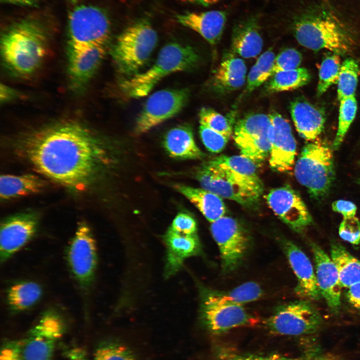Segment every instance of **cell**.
I'll return each instance as SVG.
<instances>
[{"instance_id":"cell-1","label":"cell","mask_w":360,"mask_h":360,"mask_svg":"<svg viewBox=\"0 0 360 360\" xmlns=\"http://www.w3.org/2000/svg\"><path fill=\"white\" fill-rule=\"evenodd\" d=\"M24 148L28 160L40 172L80 190L95 178L104 156L96 136L74 121L58 122L32 132Z\"/></svg>"},{"instance_id":"cell-2","label":"cell","mask_w":360,"mask_h":360,"mask_svg":"<svg viewBox=\"0 0 360 360\" xmlns=\"http://www.w3.org/2000/svg\"><path fill=\"white\" fill-rule=\"evenodd\" d=\"M256 164L242 154L222 155L198 168L196 178L202 188L249 207L263 191Z\"/></svg>"},{"instance_id":"cell-3","label":"cell","mask_w":360,"mask_h":360,"mask_svg":"<svg viewBox=\"0 0 360 360\" xmlns=\"http://www.w3.org/2000/svg\"><path fill=\"white\" fill-rule=\"evenodd\" d=\"M344 20L329 4L320 2L296 15L292 30L298 42L317 51L326 49L337 54H345L354 42Z\"/></svg>"},{"instance_id":"cell-4","label":"cell","mask_w":360,"mask_h":360,"mask_svg":"<svg viewBox=\"0 0 360 360\" xmlns=\"http://www.w3.org/2000/svg\"><path fill=\"white\" fill-rule=\"evenodd\" d=\"M48 52V34L43 24L34 18L18 20L4 30L0 53L5 66L20 76L33 74Z\"/></svg>"},{"instance_id":"cell-5","label":"cell","mask_w":360,"mask_h":360,"mask_svg":"<svg viewBox=\"0 0 360 360\" xmlns=\"http://www.w3.org/2000/svg\"><path fill=\"white\" fill-rule=\"evenodd\" d=\"M198 60V54L192 47L178 42L168 43L160 50L150 68L123 80L120 88L128 98L145 96L165 76L192 69Z\"/></svg>"},{"instance_id":"cell-6","label":"cell","mask_w":360,"mask_h":360,"mask_svg":"<svg viewBox=\"0 0 360 360\" xmlns=\"http://www.w3.org/2000/svg\"><path fill=\"white\" fill-rule=\"evenodd\" d=\"M157 42L156 32L147 20H140L128 26L118 36L110 51L118 70L130 76L138 73Z\"/></svg>"},{"instance_id":"cell-7","label":"cell","mask_w":360,"mask_h":360,"mask_svg":"<svg viewBox=\"0 0 360 360\" xmlns=\"http://www.w3.org/2000/svg\"><path fill=\"white\" fill-rule=\"evenodd\" d=\"M294 174L312 198H324L329 192L334 177L331 148L320 140L306 144L296 162Z\"/></svg>"},{"instance_id":"cell-8","label":"cell","mask_w":360,"mask_h":360,"mask_svg":"<svg viewBox=\"0 0 360 360\" xmlns=\"http://www.w3.org/2000/svg\"><path fill=\"white\" fill-rule=\"evenodd\" d=\"M110 29V18L103 9L91 5L76 6L68 16V48L105 46Z\"/></svg>"},{"instance_id":"cell-9","label":"cell","mask_w":360,"mask_h":360,"mask_svg":"<svg viewBox=\"0 0 360 360\" xmlns=\"http://www.w3.org/2000/svg\"><path fill=\"white\" fill-rule=\"evenodd\" d=\"M322 322V316L315 306L308 300H300L277 306L266 324L273 334L298 336L316 332Z\"/></svg>"},{"instance_id":"cell-10","label":"cell","mask_w":360,"mask_h":360,"mask_svg":"<svg viewBox=\"0 0 360 360\" xmlns=\"http://www.w3.org/2000/svg\"><path fill=\"white\" fill-rule=\"evenodd\" d=\"M200 318L204 326L214 334H220L232 328L252 326L258 319L248 312L243 305L220 300L200 288Z\"/></svg>"},{"instance_id":"cell-11","label":"cell","mask_w":360,"mask_h":360,"mask_svg":"<svg viewBox=\"0 0 360 360\" xmlns=\"http://www.w3.org/2000/svg\"><path fill=\"white\" fill-rule=\"evenodd\" d=\"M210 230L220 250L222 272L230 273L246 256L250 246V235L237 220L224 216L211 222Z\"/></svg>"},{"instance_id":"cell-12","label":"cell","mask_w":360,"mask_h":360,"mask_svg":"<svg viewBox=\"0 0 360 360\" xmlns=\"http://www.w3.org/2000/svg\"><path fill=\"white\" fill-rule=\"evenodd\" d=\"M272 124L269 116L256 114L239 120L235 125L234 138L241 154L256 164L270 154Z\"/></svg>"},{"instance_id":"cell-13","label":"cell","mask_w":360,"mask_h":360,"mask_svg":"<svg viewBox=\"0 0 360 360\" xmlns=\"http://www.w3.org/2000/svg\"><path fill=\"white\" fill-rule=\"evenodd\" d=\"M66 258L72 274L80 286L88 290L94 280L97 250L91 228L86 222H80L68 244Z\"/></svg>"},{"instance_id":"cell-14","label":"cell","mask_w":360,"mask_h":360,"mask_svg":"<svg viewBox=\"0 0 360 360\" xmlns=\"http://www.w3.org/2000/svg\"><path fill=\"white\" fill-rule=\"evenodd\" d=\"M190 96L188 88L164 89L152 94L138 116L134 129L136 134L152 128L174 116L187 104Z\"/></svg>"},{"instance_id":"cell-15","label":"cell","mask_w":360,"mask_h":360,"mask_svg":"<svg viewBox=\"0 0 360 360\" xmlns=\"http://www.w3.org/2000/svg\"><path fill=\"white\" fill-rule=\"evenodd\" d=\"M62 330L59 315L52 310L45 312L28 337L22 341V360H50L55 343Z\"/></svg>"},{"instance_id":"cell-16","label":"cell","mask_w":360,"mask_h":360,"mask_svg":"<svg viewBox=\"0 0 360 360\" xmlns=\"http://www.w3.org/2000/svg\"><path fill=\"white\" fill-rule=\"evenodd\" d=\"M266 200L274 214L294 231L302 232L312 224V218L305 204L290 186L271 190Z\"/></svg>"},{"instance_id":"cell-17","label":"cell","mask_w":360,"mask_h":360,"mask_svg":"<svg viewBox=\"0 0 360 360\" xmlns=\"http://www.w3.org/2000/svg\"><path fill=\"white\" fill-rule=\"evenodd\" d=\"M38 218L36 214H17L4 218L0 224V260L4 262L34 236Z\"/></svg>"},{"instance_id":"cell-18","label":"cell","mask_w":360,"mask_h":360,"mask_svg":"<svg viewBox=\"0 0 360 360\" xmlns=\"http://www.w3.org/2000/svg\"><path fill=\"white\" fill-rule=\"evenodd\" d=\"M272 124L269 163L275 171L287 172L294 164L296 144L289 122L280 114L268 115Z\"/></svg>"},{"instance_id":"cell-19","label":"cell","mask_w":360,"mask_h":360,"mask_svg":"<svg viewBox=\"0 0 360 360\" xmlns=\"http://www.w3.org/2000/svg\"><path fill=\"white\" fill-rule=\"evenodd\" d=\"M281 247L297 280L296 295L308 300L322 297L312 264L306 254L295 244L286 239L280 240Z\"/></svg>"},{"instance_id":"cell-20","label":"cell","mask_w":360,"mask_h":360,"mask_svg":"<svg viewBox=\"0 0 360 360\" xmlns=\"http://www.w3.org/2000/svg\"><path fill=\"white\" fill-rule=\"evenodd\" d=\"M106 52L105 46L68 48V75L73 89L80 90L88 84L100 66Z\"/></svg>"},{"instance_id":"cell-21","label":"cell","mask_w":360,"mask_h":360,"mask_svg":"<svg viewBox=\"0 0 360 360\" xmlns=\"http://www.w3.org/2000/svg\"><path fill=\"white\" fill-rule=\"evenodd\" d=\"M313 253L317 283L322 296L333 312L340 306L342 288L338 274L335 264L326 252L318 244H310Z\"/></svg>"},{"instance_id":"cell-22","label":"cell","mask_w":360,"mask_h":360,"mask_svg":"<svg viewBox=\"0 0 360 360\" xmlns=\"http://www.w3.org/2000/svg\"><path fill=\"white\" fill-rule=\"evenodd\" d=\"M167 248L164 272L168 277L177 272L188 258L200 254L202 248L197 234L186 235L170 228L164 238Z\"/></svg>"},{"instance_id":"cell-23","label":"cell","mask_w":360,"mask_h":360,"mask_svg":"<svg viewBox=\"0 0 360 360\" xmlns=\"http://www.w3.org/2000/svg\"><path fill=\"white\" fill-rule=\"evenodd\" d=\"M177 22L199 34L211 44L217 43L222 34L227 18L224 10L202 12H187L176 16Z\"/></svg>"},{"instance_id":"cell-24","label":"cell","mask_w":360,"mask_h":360,"mask_svg":"<svg viewBox=\"0 0 360 360\" xmlns=\"http://www.w3.org/2000/svg\"><path fill=\"white\" fill-rule=\"evenodd\" d=\"M262 46L258 16H248L234 25L232 38L234 52L244 58H254L260 54Z\"/></svg>"},{"instance_id":"cell-25","label":"cell","mask_w":360,"mask_h":360,"mask_svg":"<svg viewBox=\"0 0 360 360\" xmlns=\"http://www.w3.org/2000/svg\"><path fill=\"white\" fill-rule=\"evenodd\" d=\"M290 112L299 134L307 140L313 141L322 132L325 123L323 112L303 100L294 102Z\"/></svg>"},{"instance_id":"cell-26","label":"cell","mask_w":360,"mask_h":360,"mask_svg":"<svg viewBox=\"0 0 360 360\" xmlns=\"http://www.w3.org/2000/svg\"><path fill=\"white\" fill-rule=\"evenodd\" d=\"M164 146L168 154L174 158L195 160L204 155L195 142L191 128L187 124L170 130L165 135Z\"/></svg>"},{"instance_id":"cell-27","label":"cell","mask_w":360,"mask_h":360,"mask_svg":"<svg viewBox=\"0 0 360 360\" xmlns=\"http://www.w3.org/2000/svg\"><path fill=\"white\" fill-rule=\"evenodd\" d=\"M175 189L194 204L212 222L224 216L226 206L222 198L204 188L176 184Z\"/></svg>"},{"instance_id":"cell-28","label":"cell","mask_w":360,"mask_h":360,"mask_svg":"<svg viewBox=\"0 0 360 360\" xmlns=\"http://www.w3.org/2000/svg\"><path fill=\"white\" fill-rule=\"evenodd\" d=\"M45 185L42 180L32 174L1 175L0 197L8 200L34 194L42 191Z\"/></svg>"},{"instance_id":"cell-29","label":"cell","mask_w":360,"mask_h":360,"mask_svg":"<svg viewBox=\"0 0 360 360\" xmlns=\"http://www.w3.org/2000/svg\"><path fill=\"white\" fill-rule=\"evenodd\" d=\"M42 290L38 283L24 280L16 282L8 288L6 302L10 311L14 314L26 310L40 299Z\"/></svg>"},{"instance_id":"cell-30","label":"cell","mask_w":360,"mask_h":360,"mask_svg":"<svg viewBox=\"0 0 360 360\" xmlns=\"http://www.w3.org/2000/svg\"><path fill=\"white\" fill-rule=\"evenodd\" d=\"M330 258L336 266L342 288H348L360 282V260L340 244H331Z\"/></svg>"},{"instance_id":"cell-31","label":"cell","mask_w":360,"mask_h":360,"mask_svg":"<svg viewBox=\"0 0 360 360\" xmlns=\"http://www.w3.org/2000/svg\"><path fill=\"white\" fill-rule=\"evenodd\" d=\"M246 72V66L242 59L234 57L227 58L215 72L213 85L223 90H236L244 85Z\"/></svg>"},{"instance_id":"cell-32","label":"cell","mask_w":360,"mask_h":360,"mask_svg":"<svg viewBox=\"0 0 360 360\" xmlns=\"http://www.w3.org/2000/svg\"><path fill=\"white\" fill-rule=\"evenodd\" d=\"M310 80L308 71L304 68L276 72L266 86L271 92L293 90L307 84Z\"/></svg>"},{"instance_id":"cell-33","label":"cell","mask_w":360,"mask_h":360,"mask_svg":"<svg viewBox=\"0 0 360 360\" xmlns=\"http://www.w3.org/2000/svg\"><path fill=\"white\" fill-rule=\"evenodd\" d=\"M208 289L212 295L220 300L240 305L256 300L263 295L260 286L253 282L244 283L227 291Z\"/></svg>"},{"instance_id":"cell-34","label":"cell","mask_w":360,"mask_h":360,"mask_svg":"<svg viewBox=\"0 0 360 360\" xmlns=\"http://www.w3.org/2000/svg\"><path fill=\"white\" fill-rule=\"evenodd\" d=\"M359 71L358 62L352 58H347L342 64L337 82L338 98L340 101L355 96Z\"/></svg>"},{"instance_id":"cell-35","label":"cell","mask_w":360,"mask_h":360,"mask_svg":"<svg viewBox=\"0 0 360 360\" xmlns=\"http://www.w3.org/2000/svg\"><path fill=\"white\" fill-rule=\"evenodd\" d=\"M274 60V54L271 50L266 51L260 55L248 74V90H253L273 74Z\"/></svg>"},{"instance_id":"cell-36","label":"cell","mask_w":360,"mask_h":360,"mask_svg":"<svg viewBox=\"0 0 360 360\" xmlns=\"http://www.w3.org/2000/svg\"><path fill=\"white\" fill-rule=\"evenodd\" d=\"M356 110L357 102L354 96L340 100L338 130L332 144L334 150H338L342 144Z\"/></svg>"},{"instance_id":"cell-37","label":"cell","mask_w":360,"mask_h":360,"mask_svg":"<svg viewBox=\"0 0 360 360\" xmlns=\"http://www.w3.org/2000/svg\"><path fill=\"white\" fill-rule=\"evenodd\" d=\"M342 64L338 54H334L324 58L319 71L317 93L320 96L332 84H337Z\"/></svg>"},{"instance_id":"cell-38","label":"cell","mask_w":360,"mask_h":360,"mask_svg":"<svg viewBox=\"0 0 360 360\" xmlns=\"http://www.w3.org/2000/svg\"><path fill=\"white\" fill-rule=\"evenodd\" d=\"M200 124L204 126L228 139L232 134V129L228 120L222 115L214 110L202 108L199 112Z\"/></svg>"},{"instance_id":"cell-39","label":"cell","mask_w":360,"mask_h":360,"mask_svg":"<svg viewBox=\"0 0 360 360\" xmlns=\"http://www.w3.org/2000/svg\"><path fill=\"white\" fill-rule=\"evenodd\" d=\"M94 360H138L126 346L118 342L103 344L96 351Z\"/></svg>"},{"instance_id":"cell-40","label":"cell","mask_w":360,"mask_h":360,"mask_svg":"<svg viewBox=\"0 0 360 360\" xmlns=\"http://www.w3.org/2000/svg\"><path fill=\"white\" fill-rule=\"evenodd\" d=\"M302 56L294 48H287L275 58L273 74L278 72L293 70L298 68L302 62Z\"/></svg>"},{"instance_id":"cell-41","label":"cell","mask_w":360,"mask_h":360,"mask_svg":"<svg viewBox=\"0 0 360 360\" xmlns=\"http://www.w3.org/2000/svg\"><path fill=\"white\" fill-rule=\"evenodd\" d=\"M199 132L205 147L212 152H222L229 140L222 134L202 124L200 125Z\"/></svg>"},{"instance_id":"cell-42","label":"cell","mask_w":360,"mask_h":360,"mask_svg":"<svg viewBox=\"0 0 360 360\" xmlns=\"http://www.w3.org/2000/svg\"><path fill=\"white\" fill-rule=\"evenodd\" d=\"M220 360H304V357L293 358L278 354L258 355L242 354L235 351L224 350L220 352Z\"/></svg>"},{"instance_id":"cell-43","label":"cell","mask_w":360,"mask_h":360,"mask_svg":"<svg viewBox=\"0 0 360 360\" xmlns=\"http://www.w3.org/2000/svg\"><path fill=\"white\" fill-rule=\"evenodd\" d=\"M338 234L344 240L352 244H359L360 222L356 216L344 218L340 224Z\"/></svg>"},{"instance_id":"cell-44","label":"cell","mask_w":360,"mask_h":360,"mask_svg":"<svg viewBox=\"0 0 360 360\" xmlns=\"http://www.w3.org/2000/svg\"><path fill=\"white\" fill-rule=\"evenodd\" d=\"M170 228L176 232L186 235L196 234L197 232L196 220L189 214L184 212L176 216Z\"/></svg>"},{"instance_id":"cell-45","label":"cell","mask_w":360,"mask_h":360,"mask_svg":"<svg viewBox=\"0 0 360 360\" xmlns=\"http://www.w3.org/2000/svg\"><path fill=\"white\" fill-rule=\"evenodd\" d=\"M0 360H22V341L8 343L2 349Z\"/></svg>"},{"instance_id":"cell-46","label":"cell","mask_w":360,"mask_h":360,"mask_svg":"<svg viewBox=\"0 0 360 360\" xmlns=\"http://www.w3.org/2000/svg\"><path fill=\"white\" fill-rule=\"evenodd\" d=\"M332 209L334 212L342 215L344 218H349L355 216L357 208L354 203L344 200L334 201L332 204Z\"/></svg>"},{"instance_id":"cell-47","label":"cell","mask_w":360,"mask_h":360,"mask_svg":"<svg viewBox=\"0 0 360 360\" xmlns=\"http://www.w3.org/2000/svg\"><path fill=\"white\" fill-rule=\"evenodd\" d=\"M346 297L348 302L354 307L360 310V282L348 288Z\"/></svg>"},{"instance_id":"cell-48","label":"cell","mask_w":360,"mask_h":360,"mask_svg":"<svg viewBox=\"0 0 360 360\" xmlns=\"http://www.w3.org/2000/svg\"><path fill=\"white\" fill-rule=\"evenodd\" d=\"M16 96L17 92L14 89L5 84H0V100L1 102H6L16 98Z\"/></svg>"},{"instance_id":"cell-49","label":"cell","mask_w":360,"mask_h":360,"mask_svg":"<svg viewBox=\"0 0 360 360\" xmlns=\"http://www.w3.org/2000/svg\"><path fill=\"white\" fill-rule=\"evenodd\" d=\"M0 2L21 6L37 7L39 4L40 0H0Z\"/></svg>"},{"instance_id":"cell-50","label":"cell","mask_w":360,"mask_h":360,"mask_svg":"<svg viewBox=\"0 0 360 360\" xmlns=\"http://www.w3.org/2000/svg\"><path fill=\"white\" fill-rule=\"evenodd\" d=\"M184 2L208 6L218 2L220 0H181Z\"/></svg>"},{"instance_id":"cell-51","label":"cell","mask_w":360,"mask_h":360,"mask_svg":"<svg viewBox=\"0 0 360 360\" xmlns=\"http://www.w3.org/2000/svg\"><path fill=\"white\" fill-rule=\"evenodd\" d=\"M315 351H308L304 356V360H328V358L316 354Z\"/></svg>"},{"instance_id":"cell-52","label":"cell","mask_w":360,"mask_h":360,"mask_svg":"<svg viewBox=\"0 0 360 360\" xmlns=\"http://www.w3.org/2000/svg\"><path fill=\"white\" fill-rule=\"evenodd\" d=\"M68 0V1L72 2H75L78 1V0Z\"/></svg>"},{"instance_id":"cell-53","label":"cell","mask_w":360,"mask_h":360,"mask_svg":"<svg viewBox=\"0 0 360 360\" xmlns=\"http://www.w3.org/2000/svg\"><path fill=\"white\" fill-rule=\"evenodd\" d=\"M358 184H360V179L358 180Z\"/></svg>"}]
</instances>
